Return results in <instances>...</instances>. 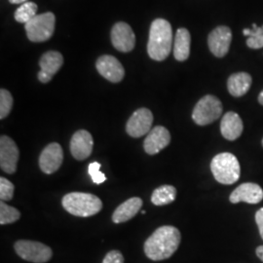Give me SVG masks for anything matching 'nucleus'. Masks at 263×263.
I'll return each mask as SVG.
<instances>
[{
    "label": "nucleus",
    "instance_id": "nucleus-26",
    "mask_svg": "<svg viewBox=\"0 0 263 263\" xmlns=\"http://www.w3.org/2000/svg\"><path fill=\"white\" fill-rule=\"evenodd\" d=\"M13 107V97L9 91L0 90V119L6 118Z\"/></svg>",
    "mask_w": 263,
    "mask_h": 263
},
{
    "label": "nucleus",
    "instance_id": "nucleus-15",
    "mask_svg": "<svg viewBox=\"0 0 263 263\" xmlns=\"http://www.w3.org/2000/svg\"><path fill=\"white\" fill-rule=\"evenodd\" d=\"M171 142V134L163 126L152 128L143 141V148L148 155H155L166 148Z\"/></svg>",
    "mask_w": 263,
    "mask_h": 263
},
{
    "label": "nucleus",
    "instance_id": "nucleus-27",
    "mask_svg": "<svg viewBox=\"0 0 263 263\" xmlns=\"http://www.w3.org/2000/svg\"><path fill=\"white\" fill-rule=\"evenodd\" d=\"M14 184L5 178H0V199L1 201H10L14 195Z\"/></svg>",
    "mask_w": 263,
    "mask_h": 263
},
{
    "label": "nucleus",
    "instance_id": "nucleus-24",
    "mask_svg": "<svg viewBox=\"0 0 263 263\" xmlns=\"http://www.w3.org/2000/svg\"><path fill=\"white\" fill-rule=\"evenodd\" d=\"M243 33L247 39V45L251 49H261L263 48V26L257 27L255 24L253 25V29L245 28Z\"/></svg>",
    "mask_w": 263,
    "mask_h": 263
},
{
    "label": "nucleus",
    "instance_id": "nucleus-14",
    "mask_svg": "<svg viewBox=\"0 0 263 263\" xmlns=\"http://www.w3.org/2000/svg\"><path fill=\"white\" fill-rule=\"evenodd\" d=\"M94 140L92 135L86 130L76 132L70 140V152L76 160L82 161L90 157L93 151Z\"/></svg>",
    "mask_w": 263,
    "mask_h": 263
},
{
    "label": "nucleus",
    "instance_id": "nucleus-6",
    "mask_svg": "<svg viewBox=\"0 0 263 263\" xmlns=\"http://www.w3.org/2000/svg\"><path fill=\"white\" fill-rule=\"evenodd\" d=\"M222 104L216 97L207 95L195 105L192 119L199 126H206L217 120L222 114Z\"/></svg>",
    "mask_w": 263,
    "mask_h": 263
},
{
    "label": "nucleus",
    "instance_id": "nucleus-35",
    "mask_svg": "<svg viewBox=\"0 0 263 263\" xmlns=\"http://www.w3.org/2000/svg\"><path fill=\"white\" fill-rule=\"evenodd\" d=\"M261 143H262V146H263V139H262V141H261Z\"/></svg>",
    "mask_w": 263,
    "mask_h": 263
},
{
    "label": "nucleus",
    "instance_id": "nucleus-28",
    "mask_svg": "<svg viewBox=\"0 0 263 263\" xmlns=\"http://www.w3.org/2000/svg\"><path fill=\"white\" fill-rule=\"evenodd\" d=\"M100 169H101V164L98 162H93L89 165V175L96 184H102L106 180V177L100 171Z\"/></svg>",
    "mask_w": 263,
    "mask_h": 263
},
{
    "label": "nucleus",
    "instance_id": "nucleus-19",
    "mask_svg": "<svg viewBox=\"0 0 263 263\" xmlns=\"http://www.w3.org/2000/svg\"><path fill=\"white\" fill-rule=\"evenodd\" d=\"M253 78L247 72H237L228 78L227 88L231 96L239 98L247 94L252 86Z\"/></svg>",
    "mask_w": 263,
    "mask_h": 263
},
{
    "label": "nucleus",
    "instance_id": "nucleus-22",
    "mask_svg": "<svg viewBox=\"0 0 263 263\" xmlns=\"http://www.w3.org/2000/svg\"><path fill=\"white\" fill-rule=\"evenodd\" d=\"M177 198V189L173 185H162L156 188L151 195V202L155 206H165L173 203Z\"/></svg>",
    "mask_w": 263,
    "mask_h": 263
},
{
    "label": "nucleus",
    "instance_id": "nucleus-10",
    "mask_svg": "<svg viewBox=\"0 0 263 263\" xmlns=\"http://www.w3.org/2000/svg\"><path fill=\"white\" fill-rule=\"evenodd\" d=\"M63 161L64 151L62 146L57 142H52L41 152L39 156V167L44 174L52 175L61 168Z\"/></svg>",
    "mask_w": 263,
    "mask_h": 263
},
{
    "label": "nucleus",
    "instance_id": "nucleus-31",
    "mask_svg": "<svg viewBox=\"0 0 263 263\" xmlns=\"http://www.w3.org/2000/svg\"><path fill=\"white\" fill-rule=\"evenodd\" d=\"M37 77L38 79H39V81L42 82V83H48V82H50V81L52 80V78H53V76H49L48 73L42 71V70H40V71L38 72Z\"/></svg>",
    "mask_w": 263,
    "mask_h": 263
},
{
    "label": "nucleus",
    "instance_id": "nucleus-7",
    "mask_svg": "<svg viewBox=\"0 0 263 263\" xmlns=\"http://www.w3.org/2000/svg\"><path fill=\"white\" fill-rule=\"evenodd\" d=\"M14 250L21 258L29 262H47L53 255L52 249L47 245L30 240L17 241L14 244Z\"/></svg>",
    "mask_w": 263,
    "mask_h": 263
},
{
    "label": "nucleus",
    "instance_id": "nucleus-12",
    "mask_svg": "<svg viewBox=\"0 0 263 263\" xmlns=\"http://www.w3.org/2000/svg\"><path fill=\"white\" fill-rule=\"evenodd\" d=\"M111 42L116 50L123 53H128L135 47L136 35L127 23L119 22L113 26Z\"/></svg>",
    "mask_w": 263,
    "mask_h": 263
},
{
    "label": "nucleus",
    "instance_id": "nucleus-1",
    "mask_svg": "<svg viewBox=\"0 0 263 263\" xmlns=\"http://www.w3.org/2000/svg\"><path fill=\"white\" fill-rule=\"evenodd\" d=\"M181 235L175 226H165L157 228L144 243V254L154 261L170 258L179 249Z\"/></svg>",
    "mask_w": 263,
    "mask_h": 263
},
{
    "label": "nucleus",
    "instance_id": "nucleus-11",
    "mask_svg": "<svg viewBox=\"0 0 263 263\" xmlns=\"http://www.w3.org/2000/svg\"><path fill=\"white\" fill-rule=\"evenodd\" d=\"M232 41V31L231 29L220 26L215 28L208 37V45L213 55L217 58H223L229 51V48Z\"/></svg>",
    "mask_w": 263,
    "mask_h": 263
},
{
    "label": "nucleus",
    "instance_id": "nucleus-9",
    "mask_svg": "<svg viewBox=\"0 0 263 263\" xmlns=\"http://www.w3.org/2000/svg\"><path fill=\"white\" fill-rule=\"evenodd\" d=\"M20 151L16 142L7 136L0 138V167L7 174H14L17 171Z\"/></svg>",
    "mask_w": 263,
    "mask_h": 263
},
{
    "label": "nucleus",
    "instance_id": "nucleus-4",
    "mask_svg": "<svg viewBox=\"0 0 263 263\" xmlns=\"http://www.w3.org/2000/svg\"><path fill=\"white\" fill-rule=\"evenodd\" d=\"M211 171L216 181L226 185L235 183L241 176L239 161L229 152L216 155L211 162Z\"/></svg>",
    "mask_w": 263,
    "mask_h": 263
},
{
    "label": "nucleus",
    "instance_id": "nucleus-33",
    "mask_svg": "<svg viewBox=\"0 0 263 263\" xmlns=\"http://www.w3.org/2000/svg\"><path fill=\"white\" fill-rule=\"evenodd\" d=\"M9 2L12 4H24L26 2H28V0H9Z\"/></svg>",
    "mask_w": 263,
    "mask_h": 263
},
{
    "label": "nucleus",
    "instance_id": "nucleus-13",
    "mask_svg": "<svg viewBox=\"0 0 263 263\" xmlns=\"http://www.w3.org/2000/svg\"><path fill=\"white\" fill-rule=\"evenodd\" d=\"M96 67L101 76L112 83L121 82L125 76V69L121 63L110 55L100 57L96 63Z\"/></svg>",
    "mask_w": 263,
    "mask_h": 263
},
{
    "label": "nucleus",
    "instance_id": "nucleus-25",
    "mask_svg": "<svg viewBox=\"0 0 263 263\" xmlns=\"http://www.w3.org/2000/svg\"><path fill=\"white\" fill-rule=\"evenodd\" d=\"M21 217V213L19 210L16 208L8 206L4 203V201H1L0 203V224L6 226L10 223L16 222Z\"/></svg>",
    "mask_w": 263,
    "mask_h": 263
},
{
    "label": "nucleus",
    "instance_id": "nucleus-21",
    "mask_svg": "<svg viewBox=\"0 0 263 263\" xmlns=\"http://www.w3.org/2000/svg\"><path fill=\"white\" fill-rule=\"evenodd\" d=\"M64 65V57L57 51H49L43 54L39 60V66L41 70L54 76Z\"/></svg>",
    "mask_w": 263,
    "mask_h": 263
},
{
    "label": "nucleus",
    "instance_id": "nucleus-20",
    "mask_svg": "<svg viewBox=\"0 0 263 263\" xmlns=\"http://www.w3.org/2000/svg\"><path fill=\"white\" fill-rule=\"evenodd\" d=\"M191 36L186 28H179L174 40V57L179 62L186 61L190 55Z\"/></svg>",
    "mask_w": 263,
    "mask_h": 263
},
{
    "label": "nucleus",
    "instance_id": "nucleus-23",
    "mask_svg": "<svg viewBox=\"0 0 263 263\" xmlns=\"http://www.w3.org/2000/svg\"><path fill=\"white\" fill-rule=\"evenodd\" d=\"M36 12H37V5L34 2L28 1L22 4L19 8L16 10L14 17L18 23L26 25L36 16Z\"/></svg>",
    "mask_w": 263,
    "mask_h": 263
},
{
    "label": "nucleus",
    "instance_id": "nucleus-8",
    "mask_svg": "<svg viewBox=\"0 0 263 263\" xmlns=\"http://www.w3.org/2000/svg\"><path fill=\"white\" fill-rule=\"evenodd\" d=\"M153 114L148 108H139L132 114L126 125V132L132 138H141L152 130Z\"/></svg>",
    "mask_w": 263,
    "mask_h": 263
},
{
    "label": "nucleus",
    "instance_id": "nucleus-18",
    "mask_svg": "<svg viewBox=\"0 0 263 263\" xmlns=\"http://www.w3.org/2000/svg\"><path fill=\"white\" fill-rule=\"evenodd\" d=\"M142 204L143 202L141 198L132 197L128 199L114 211L112 215L113 222L123 223L130 220L140 212Z\"/></svg>",
    "mask_w": 263,
    "mask_h": 263
},
{
    "label": "nucleus",
    "instance_id": "nucleus-2",
    "mask_svg": "<svg viewBox=\"0 0 263 263\" xmlns=\"http://www.w3.org/2000/svg\"><path fill=\"white\" fill-rule=\"evenodd\" d=\"M173 46V29L168 21L156 19L152 22L147 44V53L152 60L162 62L169 57Z\"/></svg>",
    "mask_w": 263,
    "mask_h": 263
},
{
    "label": "nucleus",
    "instance_id": "nucleus-5",
    "mask_svg": "<svg viewBox=\"0 0 263 263\" xmlns=\"http://www.w3.org/2000/svg\"><path fill=\"white\" fill-rule=\"evenodd\" d=\"M56 17L52 12L36 15L25 25L27 36L32 42L47 41L55 31Z\"/></svg>",
    "mask_w": 263,
    "mask_h": 263
},
{
    "label": "nucleus",
    "instance_id": "nucleus-3",
    "mask_svg": "<svg viewBox=\"0 0 263 263\" xmlns=\"http://www.w3.org/2000/svg\"><path fill=\"white\" fill-rule=\"evenodd\" d=\"M62 205L67 213L80 217L95 216L103 209V202L100 198L84 192L66 194L62 200Z\"/></svg>",
    "mask_w": 263,
    "mask_h": 263
},
{
    "label": "nucleus",
    "instance_id": "nucleus-17",
    "mask_svg": "<svg viewBox=\"0 0 263 263\" xmlns=\"http://www.w3.org/2000/svg\"><path fill=\"white\" fill-rule=\"evenodd\" d=\"M244 129L241 117L233 111L226 113L220 122V132L227 141H235L241 137Z\"/></svg>",
    "mask_w": 263,
    "mask_h": 263
},
{
    "label": "nucleus",
    "instance_id": "nucleus-29",
    "mask_svg": "<svg viewBox=\"0 0 263 263\" xmlns=\"http://www.w3.org/2000/svg\"><path fill=\"white\" fill-rule=\"evenodd\" d=\"M103 263H124V256L119 251H110L104 256Z\"/></svg>",
    "mask_w": 263,
    "mask_h": 263
},
{
    "label": "nucleus",
    "instance_id": "nucleus-30",
    "mask_svg": "<svg viewBox=\"0 0 263 263\" xmlns=\"http://www.w3.org/2000/svg\"><path fill=\"white\" fill-rule=\"evenodd\" d=\"M255 222L258 227L259 234L263 239V208L259 209L255 214Z\"/></svg>",
    "mask_w": 263,
    "mask_h": 263
},
{
    "label": "nucleus",
    "instance_id": "nucleus-16",
    "mask_svg": "<svg viewBox=\"0 0 263 263\" xmlns=\"http://www.w3.org/2000/svg\"><path fill=\"white\" fill-rule=\"evenodd\" d=\"M229 200L232 204L245 202L248 204H258L263 200V190L258 184L253 182L242 183L231 193Z\"/></svg>",
    "mask_w": 263,
    "mask_h": 263
},
{
    "label": "nucleus",
    "instance_id": "nucleus-34",
    "mask_svg": "<svg viewBox=\"0 0 263 263\" xmlns=\"http://www.w3.org/2000/svg\"><path fill=\"white\" fill-rule=\"evenodd\" d=\"M258 103L263 105V90L261 91V93L258 96Z\"/></svg>",
    "mask_w": 263,
    "mask_h": 263
},
{
    "label": "nucleus",
    "instance_id": "nucleus-32",
    "mask_svg": "<svg viewBox=\"0 0 263 263\" xmlns=\"http://www.w3.org/2000/svg\"><path fill=\"white\" fill-rule=\"evenodd\" d=\"M255 252H256V255L258 256V258L263 262V246H259V247L256 249Z\"/></svg>",
    "mask_w": 263,
    "mask_h": 263
}]
</instances>
